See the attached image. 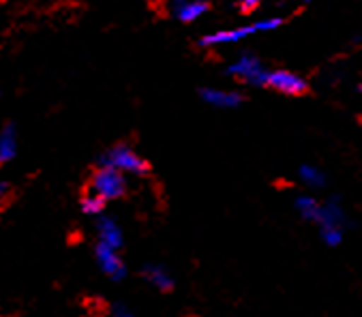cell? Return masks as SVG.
<instances>
[{
    "instance_id": "obj_12",
    "label": "cell",
    "mask_w": 362,
    "mask_h": 317,
    "mask_svg": "<svg viewBox=\"0 0 362 317\" xmlns=\"http://www.w3.org/2000/svg\"><path fill=\"white\" fill-rule=\"evenodd\" d=\"M294 206H296V210H298V214L303 219H307L311 223H317L320 212H322V202L320 200H315L313 195H298Z\"/></svg>"
},
{
    "instance_id": "obj_14",
    "label": "cell",
    "mask_w": 362,
    "mask_h": 317,
    "mask_svg": "<svg viewBox=\"0 0 362 317\" xmlns=\"http://www.w3.org/2000/svg\"><path fill=\"white\" fill-rule=\"evenodd\" d=\"M300 178H303V183H305L307 187H313V189L326 185V176H324L317 168H313V166H303V168H300Z\"/></svg>"
},
{
    "instance_id": "obj_5",
    "label": "cell",
    "mask_w": 362,
    "mask_h": 317,
    "mask_svg": "<svg viewBox=\"0 0 362 317\" xmlns=\"http://www.w3.org/2000/svg\"><path fill=\"white\" fill-rule=\"evenodd\" d=\"M266 86L276 91V93H281V95H287V97H303L309 91V84L305 82V79L298 73L285 71V69L270 71Z\"/></svg>"
},
{
    "instance_id": "obj_15",
    "label": "cell",
    "mask_w": 362,
    "mask_h": 317,
    "mask_svg": "<svg viewBox=\"0 0 362 317\" xmlns=\"http://www.w3.org/2000/svg\"><path fill=\"white\" fill-rule=\"evenodd\" d=\"M80 206H82V210H84L86 214H99V212L103 210V206H105V200H101L99 195L86 191V193L82 195Z\"/></svg>"
},
{
    "instance_id": "obj_3",
    "label": "cell",
    "mask_w": 362,
    "mask_h": 317,
    "mask_svg": "<svg viewBox=\"0 0 362 317\" xmlns=\"http://www.w3.org/2000/svg\"><path fill=\"white\" fill-rule=\"evenodd\" d=\"M88 191L99 195L101 200H118L127 193V180L122 176V172L112 170V168H99L93 172L90 183H88Z\"/></svg>"
},
{
    "instance_id": "obj_10",
    "label": "cell",
    "mask_w": 362,
    "mask_h": 317,
    "mask_svg": "<svg viewBox=\"0 0 362 317\" xmlns=\"http://www.w3.org/2000/svg\"><path fill=\"white\" fill-rule=\"evenodd\" d=\"M208 3H185V0H178V3L172 5V13L180 22H195L197 18L208 13Z\"/></svg>"
},
{
    "instance_id": "obj_7",
    "label": "cell",
    "mask_w": 362,
    "mask_h": 317,
    "mask_svg": "<svg viewBox=\"0 0 362 317\" xmlns=\"http://www.w3.org/2000/svg\"><path fill=\"white\" fill-rule=\"evenodd\" d=\"M97 262H99L101 270L107 277H112V279H122L124 272H127L122 260L118 258V251L112 249V247H107V245H103V243L97 245Z\"/></svg>"
},
{
    "instance_id": "obj_11",
    "label": "cell",
    "mask_w": 362,
    "mask_h": 317,
    "mask_svg": "<svg viewBox=\"0 0 362 317\" xmlns=\"http://www.w3.org/2000/svg\"><path fill=\"white\" fill-rule=\"evenodd\" d=\"M99 243H103V245L118 251V247L122 245V231L116 225V221H112V219H101L99 221Z\"/></svg>"
},
{
    "instance_id": "obj_17",
    "label": "cell",
    "mask_w": 362,
    "mask_h": 317,
    "mask_svg": "<svg viewBox=\"0 0 362 317\" xmlns=\"http://www.w3.org/2000/svg\"><path fill=\"white\" fill-rule=\"evenodd\" d=\"M13 200V187L7 183H0V210H5Z\"/></svg>"
},
{
    "instance_id": "obj_16",
    "label": "cell",
    "mask_w": 362,
    "mask_h": 317,
    "mask_svg": "<svg viewBox=\"0 0 362 317\" xmlns=\"http://www.w3.org/2000/svg\"><path fill=\"white\" fill-rule=\"evenodd\" d=\"M279 26H283V18H268V20L255 22L257 33H270V30H276Z\"/></svg>"
},
{
    "instance_id": "obj_9",
    "label": "cell",
    "mask_w": 362,
    "mask_h": 317,
    "mask_svg": "<svg viewBox=\"0 0 362 317\" xmlns=\"http://www.w3.org/2000/svg\"><path fill=\"white\" fill-rule=\"evenodd\" d=\"M144 279H146L151 285H155L159 292H172L174 289V279L168 272V268L159 266V264H148L144 266Z\"/></svg>"
},
{
    "instance_id": "obj_6",
    "label": "cell",
    "mask_w": 362,
    "mask_h": 317,
    "mask_svg": "<svg viewBox=\"0 0 362 317\" xmlns=\"http://www.w3.org/2000/svg\"><path fill=\"white\" fill-rule=\"evenodd\" d=\"M257 28L255 24L251 26H238V28H230V30H216V33H210L206 37H202L199 45L202 47H216V45H232V43H238L251 35H255Z\"/></svg>"
},
{
    "instance_id": "obj_1",
    "label": "cell",
    "mask_w": 362,
    "mask_h": 317,
    "mask_svg": "<svg viewBox=\"0 0 362 317\" xmlns=\"http://www.w3.org/2000/svg\"><path fill=\"white\" fill-rule=\"evenodd\" d=\"M101 168H112L118 172H129V174H146L148 172V161L144 158L127 144H116L112 146L103 156H101Z\"/></svg>"
},
{
    "instance_id": "obj_18",
    "label": "cell",
    "mask_w": 362,
    "mask_h": 317,
    "mask_svg": "<svg viewBox=\"0 0 362 317\" xmlns=\"http://www.w3.org/2000/svg\"><path fill=\"white\" fill-rule=\"evenodd\" d=\"M114 317H133V313H131V311H127L124 306H118V309L114 311Z\"/></svg>"
},
{
    "instance_id": "obj_13",
    "label": "cell",
    "mask_w": 362,
    "mask_h": 317,
    "mask_svg": "<svg viewBox=\"0 0 362 317\" xmlns=\"http://www.w3.org/2000/svg\"><path fill=\"white\" fill-rule=\"evenodd\" d=\"M16 152V133H13V127H7L0 135V163L9 161Z\"/></svg>"
},
{
    "instance_id": "obj_4",
    "label": "cell",
    "mask_w": 362,
    "mask_h": 317,
    "mask_svg": "<svg viewBox=\"0 0 362 317\" xmlns=\"http://www.w3.org/2000/svg\"><path fill=\"white\" fill-rule=\"evenodd\" d=\"M228 73L245 84H251V86H266L268 82V69L264 67V62L253 56V54H243L234 64H230Z\"/></svg>"
},
{
    "instance_id": "obj_19",
    "label": "cell",
    "mask_w": 362,
    "mask_h": 317,
    "mask_svg": "<svg viewBox=\"0 0 362 317\" xmlns=\"http://www.w3.org/2000/svg\"><path fill=\"white\" fill-rule=\"evenodd\" d=\"M255 7H257V3H247V5H240L238 9H240V11H253Z\"/></svg>"
},
{
    "instance_id": "obj_8",
    "label": "cell",
    "mask_w": 362,
    "mask_h": 317,
    "mask_svg": "<svg viewBox=\"0 0 362 317\" xmlns=\"http://www.w3.org/2000/svg\"><path fill=\"white\" fill-rule=\"evenodd\" d=\"M202 99L212 105V108H219V110H232L238 108L243 103V95L236 91H221V88H204Z\"/></svg>"
},
{
    "instance_id": "obj_2",
    "label": "cell",
    "mask_w": 362,
    "mask_h": 317,
    "mask_svg": "<svg viewBox=\"0 0 362 317\" xmlns=\"http://www.w3.org/2000/svg\"><path fill=\"white\" fill-rule=\"evenodd\" d=\"M317 225H320L322 241L328 247H337L343 241L345 214H343V208L339 206V202L334 197L322 204V212H320Z\"/></svg>"
}]
</instances>
